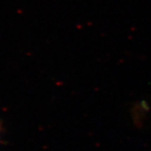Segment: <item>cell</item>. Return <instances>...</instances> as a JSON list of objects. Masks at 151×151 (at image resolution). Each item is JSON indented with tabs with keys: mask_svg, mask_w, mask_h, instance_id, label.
<instances>
[{
	"mask_svg": "<svg viewBox=\"0 0 151 151\" xmlns=\"http://www.w3.org/2000/svg\"><path fill=\"white\" fill-rule=\"evenodd\" d=\"M0 131H1V126H0Z\"/></svg>",
	"mask_w": 151,
	"mask_h": 151,
	"instance_id": "2",
	"label": "cell"
},
{
	"mask_svg": "<svg viewBox=\"0 0 151 151\" xmlns=\"http://www.w3.org/2000/svg\"><path fill=\"white\" fill-rule=\"evenodd\" d=\"M149 109L150 107L146 101H140L139 103H135L134 106L132 108V119L136 127H140L142 125V123L144 122V119L145 118L146 113H148Z\"/></svg>",
	"mask_w": 151,
	"mask_h": 151,
	"instance_id": "1",
	"label": "cell"
}]
</instances>
